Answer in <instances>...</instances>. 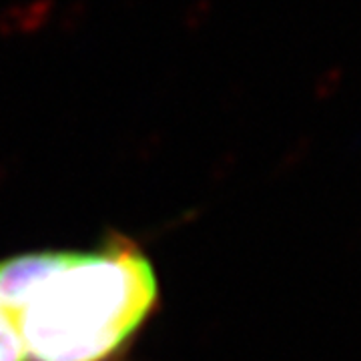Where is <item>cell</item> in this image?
I'll return each mask as SVG.
<instances>
[{
	"label": "cell",
	"instance_id": "obj_6",
	"mask_svg": "<svg viewBox=\"0 0 361 361\" xmlns=\"http://www.w3.org/2000/svg\"><path fill=\"white\" fill-rule=\"evenodd\" d=\"M211 11H213V0H193L183 14V23L189 28L203 25Z\"/></svg>",
	"mask_w": 361,
	"mask_h": 361
},
{
	"label": "cell",
	"instance_id": "obj_5",
	"mask_svg": "<svg viewBox=\"0 0 361 361\" xmlns=\"http://www.w3.org/2000/svg\"><path fill=\"white\" fill-rule=\"evenodd\" d=\"M341 80H343V68H341V66H331V68L325 71L322 77H319V80H317V85H315V94H317L319 99L331 97V94L339 89Z\"/></svg>",
	"mask_w": 361,
	"mask_h": 361
},
{
	"label": "cell",
	"instance_id": "obj_2",
	"mask_svg": "<svg viewBox=\"0 0 361 361\" xmlns=\"http://www.w3.org/2000/svg\"><path fill=\"white\" fill-rule=\"evenodd\" d=\"M0 361H26L25 348L14 322L0 310Z\"/></svg>",
	"mask_w": 361,
	"mask_h": 361
},
{
	"label": "cell",
	"instance_id": "obj_7",
	"mask_svg": "<svg viewBox=\"0 0 361 361\" xmlns=\"http://www.w3.org/2000/svg\"><path fill=\"white\" fill-rule=\"evenodd\" d=\"M23 8H25V4L14 2L0 13V32L2 35H11L14 30H18L20 20H23Z\"/></svg>",
	"mask_w": 361,
	"mask_h": 361
},
{
	"label": "cell",
	"instance_id": "obj_3",
	"mask_svg": "<svg viewBox=\"0 0 361 361\" xmlns=\"http://www.w3.org/2000/svg\"><path fill=\"white\" fill-rule=\"evenodd\" d=\"M56 6V0H30L23 8V20L18 30L23 32H35L49 20L52 8Z\"/></svg>",
	"mask_w": 361,
	"mask_h": 361
},
{
	"label": "cell",
	"instance_id": "obj_1",
	"mask_svg": "<svg viewBox=\"0 0 361 361\" xmlns=\"http://www.w3.org/2000/svg\"><path fill=\"white\" fill-rule=\"evenodd\" d=\"M159 283L139 247L113 239L61 257L13 317L26 361H106L153 311Z\"/></svg>",
	"mask_w": 361,
	"mask_h": 361
},
{
	"label": "cell",
	"instance_id": "obj_4",
	"mask_svg": "<svg viewBox=\"0 0 361 361\" xmlns=\"http://www.w3.org/2000/svg\"><path fill=\"white\" fill-rule=\"evenodd\" d=\"M87 13H89V2L87 0H73L61 14L59 25H61L63 30H73L85 20Z\"/></svg>",
	"mask_w": 361,
	"mask_h": 361
},
{
	"label": "cell",
	"instance_id": "obj_8",
	"mask_svg": "<svg viewBox=\"0 0 361 361\" xmlns=\"http://www.w3.org/2000/svg\"><path fill=\"white\" fill-rule=\"evenodd\" d=\"M125 2H129V6H133V4H137L139 0H125Z\"/></svg>",
	"mask_w": 361,
	"mask_h": 361
}]
</instances>
